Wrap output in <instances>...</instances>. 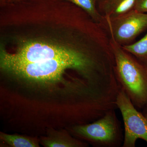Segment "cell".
I'll return each instance as SVG.
<instances>
[{"label": "cell", "mask_w": 147, "mask_h": 147, "mask_svg": "<svg viewBox=\"0 0 147 147\" xmlns=\"http://www.w3.org/2000/svg\"><path fill=\"white\" fill-rule=\"evenodd\" d=\"M0 66L69 61L102 69L109 38L82 9L62 0H23L1 21Z\"/></svg>", "instance_id": "1"}, {"label": "cell", "mask_w": 147, "mask_h": 147, "mask_svg": "<svg viewBox=\"0 0 147 147\" xmlns=\"http://www.w3.org/2000/svg\"><path fill=\"white\" fill-rule=\"evenodd\" d=\"M117 76L132 99L142 107L147 105V68L133 59L110 37Z\"/></svg>", "instance_id": "2"}, {"label": "cell", "mask_w": 147, "mask_h": 147, "mask_svg": "<svg viewBox=\"0 0 147 147\" xmlns=\"http://www.w3.org/2000/svg\"><path fill=\"white\" fill-rule=\"evenodd\" d=\"M105 19L104 28L110 37L121 46L133 43L147 28V13L134 9L114 18Z\"/></svg>", "instance_id": "3"}, {"label": "cell", "mask_w": 147, "mask_h": 147, "mask_svg": "<svg viewBox=\"0 0 147 147\" xmlns=\"http://www.w3.org/2000/svg\"><path fill=\"white\" fill-rule=\"evenodd\" d=\"M116 104L120 110L125 128L124 146L134 147L141 139L147 143V117L136 110L124 90L119 92Z\"/></svg>", "instance_id": "4"}, {"label": "cell", "mask_w": 147, "mask_h": 147, "mask_svg": "<svg viewBox=\"0 0 147 147\" xmlns=\"http://www.w3.org/2000/svg\"><path fill=\"white\" fill-rule=\"evenodd\" d=\"M77 133L89 139L102 142H111L115 138L116 126L113 117L110 114L94 123L76 127Z\"/></svg>", "instance_id": "5"}, {"label": "cell", "mask_w": 147, "mask_h": 147, "mask_svg": "<svg viewBox=\"0 0 147 147\" xmlns=\"http://www.w3.org/2000/svg\"><path fill=\"white\" fill-rule=\"evenodd\" d=\"M136 0H97L99 13L104 18H114L134 8Z\"/></svg>", "instance_id": "6"}, {"label": "cell", "mask_w": 147, "mask_h": 147, "mask_svg": "<svg viewBox=\"0 0 147 147\" xmlns=\"http://www.w3.org/2000/svg\"><path fill=\"white\" fill-rule=\"evenodd\" d=\"M68 2L80 7L88 13L95 22L104 28L105 18L98 9L97 0H62Z\"/></svg>", "instance_id": "7"}, {"label": "cell", "mask_w": 147, "mask_h": 147, "mask_svg": "<svg viewBox=\"0 0 147 147\" xmlns=\"http://www.w3.org/2000/svg\"><path fill=\"white\" fill-rule=\"evenodd\" d=\"M121 47L127 53L134 55L139 62L147 68V33L137 42Z\"/></svg>", "instance_id": "8"}, {"label": "cell", "mask_w": 147, "mask_h": 147, "mask_svg": "<svg viewBox=\"0 0 147 147\" xmlns=\"http://www.w3.org/2000/svg\"><path fill=\"white\" fill-rule=\"evenodd\" d=\"M1 139L7 144L14 147H37L36 142L27 137L20 135L1 133Z\"/></svg>", "instance_id": "9"}, {"label": "cell", "mask_w": 147, "mask_h": 147, "mask_svg": "<svg viewBox=\"0 0 147 147\" xmlns=\"http://www.w3.org/2000/svg\"><path fill=\"white\" fill-rule=\"evenodd\" d=\"M42 143L45 146L47 147H71L75 146L73 142L61 137H54L44 139Z\"/></svg>", "instance_id": "10"}, {"label": "cell", "mask_w": 147, "mask_h": 147, "mask_svg": "<svg viewBox=\"0 0 147 147\" xmlns=\"http://www.w3.org/2000/svg\"><path fill=\"white\" fill-rule=\"evenodd\" d=\"M134 9L139 12L147 13V0H136Z\"/></svg>", "instance_id": "11"}, {"label": "cell", "mask_w": 147, "mask_h": 147, "mask_svg": "<svg viewBox=\"0 0 147 147\" xmlns=\"http://www.w3.org/2000/svg\"><path fill=\"white\" fill-rule=\"evenodd\" d=\"M16 1V0H0V6L2 7L7 4L13 3Z\"/></svg>", "instance_id": "12"}, {"label": "cell", "mask_w": 147, "mask_h": 147, "mask_svg": "<svg viewBox=\"0 0 147 147\" xmlns=\"http://www.w3.org/2000/svg\"><path fill=\"white\" fill-rule=\"evenodd\" d=\"M146 116L147 117V110H146Z\"/></svg>", "instance_id": "13"}]
</instances>
